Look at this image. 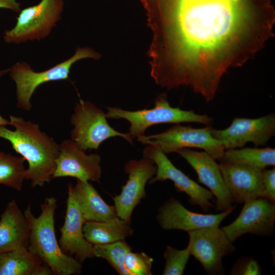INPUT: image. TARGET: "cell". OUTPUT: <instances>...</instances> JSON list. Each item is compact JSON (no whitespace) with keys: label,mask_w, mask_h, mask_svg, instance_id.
<instances>
[{"label":"cell","mask_w":275,"mask_h":275,"mask_svg":"<svg viewBox=\"0 0 275 275\" xmlns=\"http://www.w3.org/2000/svg\"><path fill=\"white\" fill-rule=\"evenodd\" d=\"M152 34L150 74L168 90L187 86L203 97L272 37V0H140Z\"/></svg>","instance_id":"cell-1"},{"label":"cell","mask_w":275,"mask_h":275,"mask_svg":"<svg viewBox=\"0 0 275 275\" xmlns=\"http://www.w3.org/2000/svg\"><path fill=\"white\" fill-rule=\"evenodd\" d=\"M10 130L0 127V138L8 141L13 149L27 161L25 180H30L32 187L43 186L53 178L60 145L43 132L38 125L23 118L11 115Z\"/></svg>","instance_id":"cell-2"},{"label":"cell","mask_w":275,"mask_h":275,"mask_svg":"<svg viewBox=\"0 0 275 275\" xmlns=\"http://www.w3.org/2000/svg\"><path fill=\"white\" fill-rule=\"evenodd\" d=\"M57 200L53 197L45 199L41 212L35 217L29 205L24 212L30 233L28 249L47 265L53 275H72L81 272L82 265L74 257L62 251L58 242L54 227Z\"/></svg>","instance_id":"cell-3"},{"label":"cell","mask_w":275,"mask_h":275,"mask_svg":"<svg viewBox=\"0 0 275 275\" xmlns=\"http://www.w3.org/2000/svg\"><path fill=\"white\" fill-rule=\"evenodd\" d=\"M107 118L124 119L130 123L129 132L134 139L145 135L150 126L161 123L180 124L193 122L211 125L213 119L206 114L200 115L193 110L185 111L172 107L164 93L155 99L154 107L135 111L124 110L118 107H107Z\"/></svg>","instance_id":"cell-4"},{"label":"cell","mask_w":275,"mask_h":275,"mask_svg":"<svg viewBox=\"0 0 275 275\" xmlns=\"http://www.w3.org/2000/svg\"><path fill=\"white\" fill-rule=\"evenodd\" d=\"M100 54L90 47H78L74 55L44 71L36 72L25 62H19L10 67L9 74L16 86L17 106L23 110L31 109V98L36 89L45 82L67 80L70 68L78 60L86 58L98 60Z\"/></svg>","instance_id":"cell-5"},{"label":"cell","mask_w":275,"mask_h":275,"mask_svg":"<svg viewBox=\"0 0 275 275\" xmlns=\"http://www.w3.org/2000/svg\"><path fill=\"white\" fill-rule=\"evenodd\" d=\"M106 114L89 101L80 99L76 103L71 118L73 126L71 140L84 151L96 150L105 140L121 137L131 144L132 139L128 133L116 130L106 120Z\"/></svg>","instance_id":"cell-6"},{"label":"cell","mask_w":275,"mask_h":275,"mask_svg":"<svg viewBox=\"0 0 275 275\" xmlns=\"http://www.w3.org/2000/svg\"><path fill=\"white\" fill-rule=\"evenodd\" d=\"M64 6V0H41L21 10L14 28L5 31L4 41L19 44L45 38L61 19Z\"/></svg>","instance_id":"cell-7"},{"label":"cell","mask_w":275,"mask_h":275,"mask_svg":"<svg viewBox=\"0 0 275 275\" xmlns=\"http://www.w3.org/2000/svg\"><path fill=\"white\" fill-rule=\"evenodd\" d=\"M212 127L208 125L195 128L177 124L161 133L141 136L137 140L152 145L165 154L176 152L182 148H200L219 160L225 150L221 142L212 135Z\"/></svg>","instance_id":"cell-8"},{"label":"cell","mask_w":275,"mask_h":275,"mask_svg":"<svg viewBox=\"0 0 275 275\" xmlns=\"http://www.w3.org/2000/svg\"><path fill=\"white\" fill-rule=\"evenodd\" d=\"M187 247L208 274L225 273L222 259L232 253L235 246L219 226H211L187 232Z\"/></svg>","instance_id":"cell-9"},{"label":"cell","mask_w":275,"mask_h":275,"mask_svg":"<svg viewBox=\"0 0 275 275\" xmlns=\"http://www.w3.org/2000/svg\"><path fill=\"white\" fill-rule=\"evenodd\" d=\"M147 145L143 150V156L151 159L156 166V176L150 179V183L170 180L179 191L189 196L190 204L199 206L205 212L214 207L211 202L214 196L209 190L200 185L177 168L165 153L152 145Z\"/></svg>","instance_id":"cell-10"},{"label":"cell","mask_w":275,"mask_h":275,"mask_svg":"<svg viewBox=\"0 0 275 275\" xmlns=\"http://www.w3.org/2000/svg\"><path fill=\"white\" fill-rule=\"evenodd\" d=\"M212 135L225 150L243 147L251 142L256 147L265 145L275 133V115L255 119L235 118L224 129H211Z\"/></svg>","instance_id":"cell-11"},{"label":"cell","mask_w":275,"mask_h":275,"mask_svg":"<svg viewBox=\"0 0 275 275\" xmlns=\"http://www.w3.org/2000/svg\"><path fill=\"white\" fill-rule=\"evenodd\" d=\"M274 202L260 197L244 203L237 218L221 229L233 242L246 234L271 236L274 232Z\"/></svg>","instance_id":"cell-12"},{"label":"cell","mask_w":275,"mask_h":275,"mask_svg":"<svg viewBox=\"0 0 275 275\" xmlns=\"http://www.w3.org/2000/svg\"><path fill=\"white\" fill-rule=\"evenodd\" d=\"M124 168L128 180L113 200L118 216L130 223L134 209L146 196V184L155 175L156 166L151 159L144 157L129 161Z\"/></svg>","instance_id":"cell-13"},{"label":"cell","mask_w":275,"mask_h":275,"mask_svg":"<svg viewBox=\"0 0 275 275\" xmlns=\"http://www.w3.org/2000/svg\"><path fill=\"white\" fill-rule=\"evenodd\" d=\"M101 159L97 154H87L73 140H65L60 144L53 178L71 177L83 182H99Z\"/></svg>","instance_id":"cell-14"},{"label":"cell","mask_w":275,"mask_h":275,"mask_svg":"<svg viewBox=\"0 0 275 275\" xmlns=\"http://www.w3.org/2000/svg\"><path fill=\"white\" fill-rule=\"evenodd\" d=\"M218 166L233 203L241 204L264 197V169L226 162H221Z\"/></svg>","instance_id":"cell-15"},{"label":"cell","mask_w":275,"mask_h":275,"mask_svg":"<svg viewBox=\"0 0 275 275\" xmlns=\"http://www.w3.org/2000/svg\"><path fill=\"white\" fill-rule=\"evenodd\" d=\"M72 184H68V197L64 223L60 229L59 245L65 254L81 263L88 258L94 257L93 245L85 238L83 226L86 222L75 200Z\"/></svg>","instance_id":"cell-16"},{"label":"cell","mask_w":275,"mask_h":275,"mask_svg":"<svg viewBox=\"0 0 275 275\" xmlns=\"http://www.w3.org/2000/svg\"><path fill=\"white\" fill-rule=\"evenodd\" d=\"M195 170L198 181L209 188L216 198L215 209L224 212L233 207V202L227 189L215 159L205 151H198L188 148L176 151Z\"/></svg>","instance_id":"cell-17"},{"label":"cell","mask_w":275,"mask_h":275,"mask_svg":"<svg viewBox=\"0 0 275 275\" xmlns=\"http://www.w3.org/2000/svg\"><path fill=\"white\" fill-rule=\"evenodd\" d=\"M236 207L216 214H203L186 209L174 198L168 200L158 210L157 221L167 230H181L186 232L211 226H219L221 223Z\"/></svg>","instance_id":"cell-18"},{"label":"cell","mask_w":275,"mask_h":275,"mask_svg":"<svg viewBox=\"0 0 275 275\" xmlns=\"http://www.w3.org/2000/svg\"><path fill=\"white\" fill-rule=\"evenodd\" d=\"M0 217V255L28 248L30 226L14 199L7 204Z\"/></svg>","instance_id":"cell-19"},{"label":"cell","mask_w":275,"mask_h":275,"mask_svg":"<svg viewBox=\"0 0 275 275\" xmlns=\"http://www.w3.org/2000/svg\"><path fill=\"white\" fill-rule=\"evenodd\" d=\"M73 194L86 221H109L118 217L114 206L108 205L88 181L77 180Z\"/></svg>","instance_id":"cell-20"},{"label":"cell","mask_w":275,"mask_h":275,"mask_svg":"<svg viewBox=\"0 0 275 275\" xmlns=\"http://www.w3.org/2000/svg\"><path fill=\"white\" fill-rule=\"evenodd\" d=\"M0 275H53L50 267L28 248L0 255Z\"/></svg>","instance_id":"cell-21"},{"label":"cell","mask_w":275,"mask_h":275,"mask_svg":"<svg viewBox=\"0 0 275 275\" xmlns=\"http://www.w3.org/2000/svg\"><path fill=\"white\" fill-rule=\"evenodd\" d=\"M83 233L93 245H103L124 240L132 235L133 230L129 223L118 217L109 221H86Z\"/></svg>","instance_id":"cell-22"},{"label":"cell","mask_w":275,"mask_h":275,"mask_svg":"<svg viewBox=\"0 0 275 275\" xmlns=\"http://www.w3.org/2000/svg\"><path fill=\"white\" fill-rule=\"evenodd\" d=\"M220 162L245 164L261 169L275 166V149L267 147L244 148L225 150Z\"/></svg>","instance_id":"cell-23"},{"label":"cell","mask_w":275,"mask_h":275,"mask_svg":"<svg viewBox=\"0 0 275 275\" xmlns=\"http://www.w3.org/2000/svg\"><path fill=\"white\" fill-rule=\"evenodd\" d=\"M24 158L0 151V185L21 191L25 180Z\"/></svg>","instance_id":"cell-24"},{"label":"cell","mask_w":275,"mask_h":275,"mask_svg":"<svg viewBox=\"0 0 275 275\" xmlns=\"http://www.w3.org/2000/svg\"><path fill=\"white\" fill-rule=\"evenodd\" d=\"M130 251L131 248L124 240L106 244L93 245L94 257L106 260L121 275H130L124 263L125 255Z\"/></svg>","instance_id":"cell-25"},{"label":"cell","mask_w":275,"mask_h":275,"mask_svg":"<svg viewBox=\"0 0 275 275\" xmlns=\"http://www.w3.org/2000/svg\"><path fill=\"white\" fill-rule=\"evenodd\" d=\"M190 253L187 247L178 250L167 246L163 256L166 260L163 275H182L189 259Z\"/></svg>","instance_id":"cell-26"},{"label":"cell","mask_w":275,"mask_h":275,"mask_svg":"<svg viewBox=\"0 0 275 275\" xmlns=\"http://www.w3.org/2000/svg\"><path fill=\"white\" fill-rule=\"evenodd\" d=\"M153 259L144 252L129 251L125 255L124 263L130 275H150Z\"/></svg>","instance_id":"cell-27"},{"label":"cell","mask_w":275,"mask_h":275,"mask_svg":"<svg viewBox=\"0 0 275 275\" xmlns=\"http://www.w3.org/2000/svg\"><path fill=\"white\" fill-rule=\"evenodd\" d=\"M263 270L259 262L251 257L240 258L233 264L231 275H260Z\"/></svg>","instance_id":"cell-28"},{"label":"cell","mask_w":275,"mask_h":275,"mask_svg":"<svg viewBox=\"0 0 275 275\" xmlns=\"http://www.w3.org/2000/svg\"><path fill=\"white\" fill-rule=\"evenodd\" d=\"M263 182L264 187V196L269 201H275V168L269 170L264 169Z\"/></svg>","instance_id":"cell-29"},{"label":"cell","mask_w":275,"mask_h":275,"mask_svg":"<svg viewBox=\"0 0 275 275\" xmlns=\"http://www.w3.org/2000/svg\"><path fill=\"white\" fill-rule=\"evenodd\" d=\"M0 8L9 9L15 12H19L21 10L20 3L17 0H0Z\"/></svg>","instance_id":"cell-30"},{"label":"cell","mask_w":275,"mask_h":275,"mask_svg":"<svg viewBox=\"0 0 275 275\" xmlns=\"http://www.w3.org/2000/svg\"><path fill=\"white\" fill-rule=\"evenodd\" d=\"M9 69H7L4 70H1L0 71V77L7 73V72H9ZM10 124V121L7 120V119L4 118L1 115H0V127L1 126H6V125Z\"/></svg>","instance_id":"cell-31"}]
</instances>
